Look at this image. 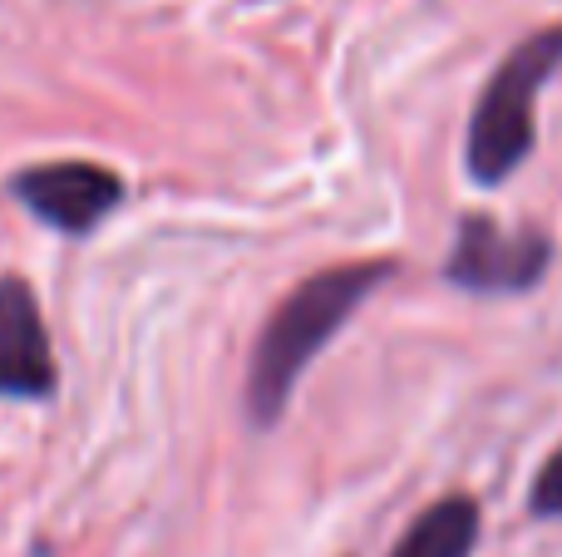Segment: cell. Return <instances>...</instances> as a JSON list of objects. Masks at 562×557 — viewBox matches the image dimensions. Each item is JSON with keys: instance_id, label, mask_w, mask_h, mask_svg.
Returning <instances> with one entry per match:
<instances>
[{"instance_id": "3957f363", "label": "cell", "mask_w": 562, "mask_h": 557, "mask_svg": "<svg viewBox=\"0 0 562 557\" xmlns=\"http://www.w3.org/2000/svg\"><path fill=\"white\" fill-rule=\"evenodd\" d=\"M553 266V237L543 227H504L488 213H464L445 262V282L474 296L533 292Z\"/></svg>"}, {"instance_id": "277c9868", "label": "cell", "mask_w": 562, "mask_h": 557, "mask_svg": "<svg viewBox=\"0 0 562 557\" xmlns=\"http://www.w3.org/2000/svg\"><path fill=\"white\" fill-rule=\"evenodd\" d=\"M15 197L40 217V223L59 227V232L79 237L89 227H99L124 197V178L109 173L99 163H45V168H25L15 178Z\"/></svg>"}, {"instance_id": "5b68a950", "label": "cell", "mask_w": 562, "mask_h": 557, "mask_svg": "<svg viewBox=\"0 0 562 557\" xmlns=\"http://www.w3.org/2000/svg\"><path fill=\"white\" fill-rule=\"evenodd\" d=\"M0 395L10 400L55 395V351H49L35 292L20 276L0 282Z\"/></svg>"}, {"instance_id": "52a82bcc", "label": "cell", "mask_w": 562, "mask_h": 557, "mask_svg": "<svg viewBox=\"0 0 562 557\" xmlns=\"http://www.w3.org/2000/svg\"><path fill=\"white\" fill-rule=\"evenodd\" d=\"M528 513L533 519H562V444L543 459L533 489H528Z\"/></svg>"}, {"instance_id": "8992f818", "label": "cell", "mask_w": 562, "mask_h": 557, "mask_svg": "<svg viewBox=\"0 0 562 557\" xmlns=\"http://www.w3.org/2000/svg\"><path fill=\"white\" fill-rule=\"evenodd\" d=\"M479 528H484L479 499L449 493V499L429 503V509L400 533V543L390 548V557H474Z\"/></svg>"}, {"instance_id": "7a4b0ae2", "label": "cell", "mask_w": 562, "mask_h": 557, "mask_svg": "<svg viewBox=\"0 0 562 557\" xmlns=\"http://www.w3.org/2000/svg\"><path fill=\"white\" fill-rule=\"evenodd\" d=\"M558 69H562V20L524 35L498 59V69L479 89V104L469 114V134H464V163L474 183L498 187L533 158L538 99H543V84Z\"/></svg>"}, {"instance_id": "6da1fadb", "label": "cell", "mask_w": 562, "mask_h": 557, "mask_svg": "<svg viewBox=\"0 0 562 557\" xmlns=\"http://www.w3.org/2000/svg\"><path fill=\"white\" fill-rule=\"evenodd\" d=\"M395 276L390 257H366V262H340L326 272H311L296 292L272 311L252 345V365H247V420L257 430H272L286 414L291 395H296L301 375L311 371L330 336L346 331L360 302L380 292Z\"/></svg>"}]
</instances>
